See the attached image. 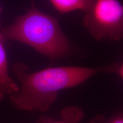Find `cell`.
Returning <instances> with one entry per match:
<instances>
[{
  "mask_svg": "<svg viewBox=\"0 0 123 123\" xmlns=\"http://www.w3.org/2000/svg\"><path fill=\"white\" fill-rule=\"evenodd\" d=\"M88 123H123V115L121 112L115 113L110 117L98 115Z\"/></svg>",
  "mask_w": 123,
  "mask_h": 123,
  "instance_id": "7",
  "label": "cell"
},
{
  "mask_svg": "<svg viewBox=\"0 0 123 123\" xmlns=\"http://www.w3.org/2000/svg\"><path fill=\"white\" fill-rule=\"evenodd\" d=\"M84 25L98 41L123 37V7L119 0H96L84 17Z\"/></svg>",
  "mask_w": 123,
  "mask_h": 123,
  "instance_id": "3",
  "label": "cell"
},
{
  "mask_svg": "<svg viewBox=\"0 0 123 123\" xmlns=\"http://www.w3.org/2000/svg\"><path fill=\"white\" fill-rule=\"evenodd\" d=\"M1 12H2V8L0 7V14H1ZM1 19H0V28H1Z\"/></svg>",
  "mask_w": 123,
  "mask_h": 123,
  "instance_id": "8",
  "label": "cell"
},
{
  "mask_svg": "<svg viewBox=\"0 0 123 123\" xmlns=\"http://www.w3.org/2000/svg\"><path fill=\"white\" fill-rule=\"evenodd\" d=\"M19 81L18 90L9 96L12 105L19 110L43 112L56 101L62 90L83 83L100 73H110V66L101 67L61 66L29 72L21 62L12 68Z\"/></svg>",
  "mask_w": 123,
  "mask_h": 123,
  "instance_id": "1",
  "label": "cell"
},
{
  "mask_svg": "<svg viewBox=\"0 0 123 123\" xmlns=\"http://www.w3.org/2000/svg\"><path fill=\"white\" fill-rule=\"evenodd\" d=\"M0 36L4 42H21L51 60L62 59L71 52L70 43L58 19L41 11L33 4L25 14L2 29Z\"/></svg>",
  "mask_w": 123,
  "mask_h": 123,
  "instance_id": "2",
  "label": "cell"
},
{
  "mask_svg": "<svg viewBox=\"0 0 123 123\" xmlns=\"http://www.w3.org/2000/svg\"><path fill=\"white\" fill-rule=\"evenodd\" d=\"M59 119H46L42 120L40 123H80L85 116L84 110L76 106H67L63 108L60 112Z\"/></svg>",
  "mask_w": 123,
  "mask_h": 123,
  "instance_id": "6",
  "label": "cell"
},
{
  "mask_svg": "<svg viewBox=\"0 0 123 123\" xmlns=\"http://www.w3.org/2000/svg\"><path fill=\"white\" fill-rule=\"evenodd\" d=\"M18 90V85L9 75L4 42L0 36V101Z\"/></svg>",
  "mask_w": 123,
  "mask_h": 123,
  "instance_id": "4",
  "label": "cell"
},
{
  "mask_svg": "<svg viewBox=\"0 0 123 123\" xmlns=\"http://www.w3.org/2000/svg\"><path fill=\"white\" fill-rule=\"evenodd\" d=\"M96 0H50L55 9L61 13L77 10L87 12Z\"/></svg>",
  "mask_w": 123,
  "mask_h": 123,
  "instance_id": "5",
  "label": "cell"
}]
</instances>
